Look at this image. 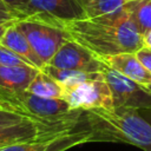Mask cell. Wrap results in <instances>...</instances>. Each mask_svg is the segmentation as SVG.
<instances>
[{
	"mask_svg": "<svg viewBox=\"0 0 151 151\" xmlns=\"http://www.w3.org/2000/svg\"><path fill=\"white\" fill-rule=\"evenodd\" d=\"M50 22L61 27L72 40L86 47L98 58L137 52L144 46L143 37L139 34L125 5L117 11L92 18Z\"/></svg>",
	"mask_w": 151,
	"mask_h": 151,
	"instance_id": "1",
	"label": "cell"
},
{
	"mask_svg": "<svg viewBox=\"0 0 151 151\" xmlns=\"http://www.w3.org/2000/svg\"><path fill=\"white\" fill-rule=\"evenodd\" d=\"M84 125L91 131V142H113L151 151V123L133 107H96L84 111Z\"/></svg>",
	"mask_w": 151,
	"mask_h": 151,
	"instance_id": "2",
	"label": "cell"
},
{
	"mask_svg": "<svg viewBox=\"0 0 151 151\" xmlns=\"http://www.w3.org/2000/svg\"><path fill=\"white\" fill-rule=\"evenodd\" d=\"M0 107L33 119H57L73 111L65 99L41 97L28 90L12 91L1 87Z\"/></svg>",
	"mask_w": 151,
	"mask_h": 151,
	"instance_id": "3",
	"label": "cell"
},
{
	"mask_svg": "<svg viewBox=\"0 0 151 151\" xmlns=\"http://www.w3.org/2000/svg\"><path fill=\"white\" fill-rule=\"evenodd\" d=\"M18 27L26 35L32 48L47 65L57 51L72 38L58 25L38 18H26L17 22Z\"/></svg>",
	"mask_w": 151,
	"mask_h": 151,
	"instance_id": "4",
	"label": "cell"
},
{
	"mask_svg": "<svg viewBox=\"0 0 151 151\" xmlns=\"http://www.w3.org/2000/svg\"><path fill=\"white\" fill-rule=\"evenodd\" d=\"M101 73L111 91L113 107L124 106L137 110H151V94L143 88V85L123 76L105 63Z\"/></svg>",
	"mask_w": 151,
	"mask_h": 151,
	"instance_id": "5",
	"label": "cell"
},
{
	"mask_svg": "<svg viewBox=\"0 0 151 151\" xmlns=\"http://www.w3.org/2000/svg\"><path fill=\"white\" fill-rule=\"evenodd\" d=\"M22 19L33 17L50 21H70L86 18L80 0H28L21 9Z\"/></svg>",
	"mask_w": 151,
	"mask_h": 151,
	"instance_id": "6",
	"label": "cell"
},
{
	"mask_svg": "<svg viewBox=\"0 0 151 151\" xmlns=\"http://www.w3.org/2000/svg\"><path fill=\"white\" fill-rule=\"evenodd\" d=\"M64 98L72 110L87 111L96 107H113L111 91L103 79L88 80L73 87H64Z\"/></svg>",
	"mask_w": 151,
	"mask_h": 151,
	"instance_id": "7",
	"label": "cell"
},
{
	"mask_svg": "<svg viewBox=\"0 0 151 151\" xmlns=\"http://www.w3.org/2000/svg\"><path fill=\"white\" fill-rule=\"evenodd\" d=\"M91 131L85 126L55 133L41 139L8 145L0 151H66L76 145L90 143Z\"/></svg>",
	"mask_w": 151,
	"mask_h": 151,
	"instance_id": "8",
	"label": "cell"
},
{
	"mask_svg": "<svg viewBox=\"0 0 151 151\" xmlns=\"http://www.w3.org/2000/svg\"><path fill=\"white\" fill-rule=\"evenodd\" d=\"M47 65L63 70L83 72H101L104 61L74 40H67Z\"/></svg>",
	"mask_w": 151,
	"mask_h": 151,
	"instance_id": "9",
	"label": "cell"
},
{
	"mask_svg": "<svg viewBox=\"0 0 151 151\" xmlns=\"http://www.w3.org/2000/svg\"><path fill=\"white\" fill-rule=\"evenodd\" d=\"M100 59L113 70L140 85L151 84V73L142 65L136 55V52H125Z\"/></svg>",
	"mask_w": 151,
	"mask_h": 151,
	"instance_id": "10",
	"label": "cell"
},
{
	"mask_svg": "<svg viewBox=\"0 0 151 151\" xmlns=\"http://www.w3.org/2000/svg\"><path fill=\"white\" fill-rule=\"evenodd\" d=\"M0 44L6 46L7 48L12 50L13 52H15L18 55H20L26 61H28L29 65L33 67H35L38 70H42V67L45 66V64L41 61V59L38 57V54L32 48L26 35L18 27L17 22L12 24L7 28Z\"/></svg>",
	"mask_w": 151,
	"mask_h": 151,
	"instance_id": "11",
	"label": "cell"
},
{
	"mask_svg": "<svg viewBox=\"0 0 151 151\" xmlns=\"http://www.w3.org/2000/svg\"><path fill=\"white\" fill-rule=\"evenodd\" d=\"M33 66H2L0 65V87L12 91L27 90L37 73Z\"/></svg>",
	"mask_w": 151,
	"mask_h": 151,
	"instance_id": "12",
	"label": "cell"
},
{
	"mask_svg": "<svg viewBox=\"0 0 151 151\" xmlns=\"http://www.w3.org/2000/svg\"><path fill=\"white\" fill-rule=\"evenodd\" d=\"M41 71L51 76L54 80H57L64 87H73L76 85H79L88 80L103 79L101 72H83V71H76V70H63L51 65H45Z\"/></svg>",
	"mask_w": 151,
	"mask_h": 151,
	"instance_id": "13",
	"label": "cell"
},
{
	"mask_svg": "<svg viewBox=\"0 0 151 151\" xmlns=\"http://www.w3.org/2000/svg\"><path fill=\"white\" fill-rule=\"evenodd\" d=\"M28 91L46 98H64V86L54 80L51 76L39 70L32 83L29 84Z\"/></svg>",
	"mask_w": 151,
	"mask_h": 151,
	"instance_id": "14",
	"label": "cell"
},
{
	"mask_svg": "<svg viewBox=\"0 0 151 151\" xmlns=\"http://www.w3.org/2000/svg\"><path fill=\"white\" fill-rule=\"evenodd\" d=\"M125 7L142 37L151 31V0H130Z\"/></svg>",
	"mask_w": 151,
	"mask_h": 151,
	"instance_id": "15",
	"label": "cell"
},
{
	"mask_svg": "<svg viewBox=\"0 0 151 151\" xmlns=\"http://www.w3.org/2000/svg\"><path fill=\"white\" fill-rule=\"evenodd\" d=\"M127 2L129 0H91L85 6L86 18H92L117 11Z\"/></svg>",
	"mask_w": 151,
	"mask_h": 151,
	"instance_id": "16",
	"label": "cell"
},
{
	"mask_svg": "<svg viewBox=\"0 0 151 151\" xmlns=\"http://www.w3.org/2000/svg\"><path fill=\"white\" fill-rule=\"evenodd\" d=\"M0 65L2 66H31L28 61L12 50L0 44Z\"/></svg>",
	"mask_w": 151,
	"mask_h": 151,
	"instance_id": "17",
	"label": "cell"
},
{
	"mask_svg": "<svg viewBox=\"0 0 151 151\" xmlns=\"http://www.w3.org/2000/svg\"><path fill=\"white\" fill-rule=\"evenodd\" d=\"M26 119H29V118L0 107V130L17 125V124H20V123L25 122Z\"/></svg>",
	"mask_w": 151,
	"mask_h": 151,
	"instance_id": "18",
	"label": "cell"
},
{
	"mask_svg": "<svg viewBox=\"0 0 151 151\" xmlns=\"http://www.w3.org/2000/svg\"><path fill=\"white\" fill-rule=\"evenodd\" d=\"M22 20L20 13L12 8L11 6H8L7 4H5L4 1L0 0V25L4 24H14Z\"/></svg>",
	"mask_w": 151,
	"mask_h": 151,
	"instance_id": "19",
	"label": "cell"
},
{
	"mask_svg": "<svg viewBox=\"0 0 151 151\" xmlns=\"http://www.w3.org/2000/svg\"><path fill=\"white\" fill-rule=\"evenodd\" d=\"M136 55L142 63V65L151 73V48L143 46L136 52Z\"/></svg>",
	"mask_w": 151,
	"mask_h": 151,
	"instance_id": "20",
	"label": "cell"
},
{
	"mask_svg": "<svg viewBox=\"0 0 151 151\" xmlns=\"http://www.w3.org/2000/svg\"><path fill=\"white\" fill-rule=\"evenodd\" d=\"M1 1H4V2L7 4L8 6H11L12 8L17 9V11L20 13V15H21V9L24 8V6L26 5V2H27L28 0H1ZM21 18H22V15H21Z\"/></svg>",
	"mask_w": 151,
	"mask_h": 151,
	"instance_id": "21",
	"label": "cell"
},
{
	"mask_svg": "<svg viewBox=\"0 0 151 151\" xmlns=\"http://www.w3.org/2000/svg\"><path fill=\"white\" fill-rule=\"evenodd\" d=\"M143 42H144V46L151 48V31H149L146 34L143 35Z\"/></svg>",
	"mask_w": 151,
	"mask_h": 151,
	"instance_id": "22",
	"label": "cell"
},
{
	"mask_svg": "<svg viewBox=\"0 0 151 151\" xmlns=\"http://www.w3.org/2000/svg\"><path fill=\"white\" fill-rule=\"evenodd\" d=\"M11 25H12V24H4V25H0V42H1V39H2L4 34L6 33L7 28H8Z\"/></svg>",
	"mask_w": 151,
	"mask_h": 151,
	"instance_id": "23",
	"label": "cell"
},
{
	"mask_svg": "<svg viewBox=\"0 0 151 151\" xmlns=\"http://www.w3.org/2000/svg\"><path fill=\"white\" fill-rule=\"evenodd\" d=\"M143 88H144L149 94H151V84H149V85H143Z\"/></svg>",
	"mask_w": 151,
	"mask_h": 151,
	"instance_id": "24",
	"label": "cell"
},
{
	"mask_svg": "<svg viewBox=\"0 0 151 151\" xmlns=\"http://www.w3.org/2000/svg\"><path fill=\"white\" fill-rule=\"evenodd\" d=\"M80 1L83 2V5H84V6H86V5H87V4H88L91 0H80Z\"/></svg>",
	"mask_w": 151,
	"mask_h": 151,
	"instance_id": "25",
	"label": "cell"
},
{
	"mask_svg": "<svg viewBox=\"0 0 151 151\" xmlns=\"http://www.w3.org/2000/svg\"><path fill=\"white\" fill-rule=\"evenodd\" d=\"M150 123H151V122H150Z\"/></svg>",
	"mask_w": 151,
	"mask_h": 151,
	"instance_id": "26",
	"label": "cell"
},
{
	"mask_svg": "<svg viewBox=\"0 0 151 151\" xmlns=\"http://www.w3.org/2000/svg\"><path fill=\"white\" fill-rule=\"evenodd\" d=\"M129 1H130V0H129Z\"/></svg>",
	"mask_w": 151,
	"mask_h": 151,
	"instance_id": "27",
	"label": "cell"
}]
</instances>
